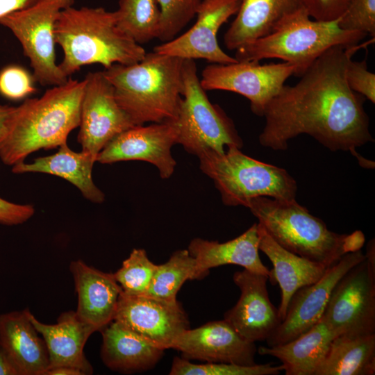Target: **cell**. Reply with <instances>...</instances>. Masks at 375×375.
<instances>
[{
    "instance_id": "52a82bcc",
    "label": "cell",
    "mask_w": 375,
    "mask_h": 375,
    "mask_svg": "<svg viewBox=\"0 0 375 375\" xmlns=\"http://www.w3.org/2000/svg\"><path fill=\"white\" fill-rule=\"evenodd\" d=\"M227 149L199 158L201 170L213 181L224 205L247 207L259 197L295 199L297 182L287 170L251 158L236 147Z\"/></svg>"
},
{
    "instance_id": "d4e9b609",
    "label": "cell",
    "mask_w": 375,
    "mask_h": 375,
    "mask_svg": "<svg viewBox=\"0 0 375 375\" xmlns=\"http://www.w3.org/2000/svg\"><path fill=\"white\" fill-rule=\"evenodd\" d=\"M102 332L101 357L110 369L134 373L153 367L164 349L154 345L122 324L112 321Z\"/></svg>"
},
{
    "instance_id": "60d3db41",
    "label": "cell",
    "mask_w": 375,
    "mask_h": 375,
    "mask_svg": "<svg viewBox=\"0 0 375 375\" xmlns=\"http://www.w3.org/2000/svg\"><path fill=\"white\" fill-rule=\"evenodd\" d=\"M44 375H84L83 373L78 369L68 367L59 366L52 368H49Z\"/></svg>"
},
{
    "instance_id": "3957f363",
    "label": "cell",
    "mask_w": 375,
    "mask_h": 375,
    "mask_svg": "<svg viewBox=\"0 0 375 375\" xmlns=\"http://www.w3.org/2000/svg\"><path fill=\"white\" fill-rule=\"evenodd\" d=\"M183 60L153 51L138 62L114 64L102 72L113 88L117 103L135 126L160 123L177 116Z\"/></svg>"
},
{
    "instance_id": "d590c367",
    "label": "cell",
    "mask_w": 375,
    "mask_h": 375,
    "mask_svg": "<svg viewBox=\"0 0 375 375\" xmlns=\"http://www.w3.org/2000/svg\"><path fill=\"white\" fill-rule=\"evenodd\" d=\"M346 81L351 90L375 103V74L368 70L366 58L362 61L352 59L349 61Z\"/></svg>"
},
{
    "instance_id": "5bb4252c",
    "label": "cell",
    "mask_w": 375,
    "mask_h": 375,
    "mask_svg": "<svg viewBox=\"0 0 375 375\" xmlns=\"http://www.w3.org/2000/svg\"><path fill=\"white\" fill-rule=\"evenodd\" d=\"M365 258L361 249L347 253L328 267L318 281L299 288L290 301L285 317L265 340L267 346L285 344L315 324L321 319L336 283Z\"/></svg>"
},
{
    "instance_id": "ab89813d",
    "label": "cell",
    "mask_w": 375,
    "mask_h": 375,
    "mask_svg": "<svg viewBox=\"0 0 375 375\" xmlns=\"http://www.w3.org/2000/svg\"><path fill=\"white\" fill-rule=\"evenodd\" d=\"M0 375H22L8 353L0 346Z\"/></svg>"
},
{
    "instance_id": "603a6c76",
    "label": "cell",
    "mask_w": 375,
    "mask_h": 375,
    "mask_svg": "<svg viewBox=\"0 0 375 375\" xmlns=\"http://www.w3.org/2000/svg\"><path fill=\"white\" fill-rule=\"evenodd\" d=\"M259 240L258 224L255 223L240 236L226 242L194 238L188 250L196 260L201 278L208 274L210 269L228 264L269 278L271 272L259 256Z\"/></svg>"
},
{
    "instance_id": "b9f144b4",
    "label": "cell",
    "mask_w": 375,
    "mask_h": 375,
    "mask_svg": "<svg viewBox=\"0 0 375 375\" xmlns=\"http://www.w3.org/2000/svg\"><path fill=\"white\" fill-rule=\"evenodd\" d=\"M14 106L0 105V133L3 128L5 121L12 111Z\"/></svg>"
},
{
    "instance_id": "f546056e",
    "label": "cell",
    "mask_w": 375,
    "mask_h": 375,
    "mask_svg": "<svg viewBox=\"0 0 375 375\" xmlns=\"http://www.w3.org/2000/svg\"><path fill=\"white\" fill-rule=\"evenodd\" d=\"M200 278L196 260L188 250H178L165 263L157 266L145 296L175 301L178 290L187 280Z\"/></svg>"
},
{
    "instance_id": "8d00e7d4",
    "label": "cell",
    "mask_w": 375,
    "mask_h": 375,
    "mask_svg": "<svg viewBox=\"0 0 375 375\" xmlns=\"http://www.w3.org/2000/svg\"><path fill=\"white\" fill-rule=\"evenodd\" d=\"M351 0H304L309 16L315 20H338L347 9Z\"/></svg>"
},
{
    "instance_id": "9a60e30c",
    "label": "cell",
    "mask_w": 375,
    "mask_h": 375,
    "mask_svg": "<svg viewBox=\"0 0 375 375\" xmlns=\"http://www.w3.org/2000/svg\"><path fill=\"white\" fill-rule=\"evenodd\" d=\"M241 0H202L194 25L183 34L154 47L153 51L182 59H203L210 63L229 64L238 60L218 44L220 27L235 15Z\"/></svg>"
},
{
    "instance_id": "8fae6325",
    "label": "cell",
    "mask_w": 375,
    "mask_h": 375,
    "mask_svg": "<svg viewBox=\"0 0 375 375\" xmlns=\"http://www.w3.org/2000/svg\"><path fill=\"white\" fill-rule=\"evenodd\" d=\"M296 72V67L286 62L265 65L258 61L211 63L202 70L200 83L206 91L226 90L244 96L250 101L251 111L262 117L266 106Z\"/></svg>"
},
{
    "instance_id": "7a4b0ae2",
    "label": "cell",
    "mask_w": 375,
    "mask_h": 375,
    "mask_svg": "<svg viewBox=\"0 0 375 375\" xmlns=\"http://www.w3.org/2000/svg\"><path fill=\"white\" fill-rule=\"evenodd\" d=\"M85 79L69 78L40 97L15 107L0 133V158L7 165L24 162L31 153L58 148L80 124Z\"/></svg>"
},
{
    "instance_id": "7c38bea8",
    "label": "cell",
    "mask_w": 375,
    "mask_h": 375,
    "mask_svg": "<svg viewBox=\"0 0 375 375\" xmlns=\"http://www.w3.org/2000/svg\"><path fill=\"white\" fill-rule=\"evenodd\" d=\"M84 79L78 142L97 160L113 138L135 125L117 103L102 71L89 72Z\"/></svg>"
},
{
    "instance_id": "f35d334b",
    "label": "cell",
    "mask_w": 375,
    "mask_h": 375,
    "mask_svg": "<svg viewBox=\"0 0 375 375\" xmlns=\"http://www.w3.org/2000/svg\"><path fill=\"white\" fill-rule=\"evenodd\" d=\"M38 0H0V22L6 15L24 9Z\"/></svg>"
},
{
    "instance_id": "4dcf8cb0",
    "label": "cell",
    "mask_w": 375,
    "mask_h": 375,
    "mask_svg": "<svg viewBox=\"0 0 375 375\" xmlns=\"http://www.w3.org/2000/svg\"><path fill=\"white\" fill-rule=\"evenodd\" d=\"M157 266L149 259L144 249H134L113 274L123 292L131 295H145Z\"/></svg>"
},
{
    "instance_id": "e0dca14e",
    "label": "cell",
    "mask_w": 375,
    "mask_h": 375,
    "mask_svg": "<svg viewBox=\"0 0 375 375\" xmlns=\"http://www.w3.org/2000/svg\"><path fill=\"white\" fill-rule=\"evenodd\" d=\"M233 279L241 294L224 319L246 340L265 341L281 322L278 310L269 297V277L244 269L236 272Z\"/></svg>"
},
{
    "instance_id": "5b68a950",
    "label": "cell",
    "mask_w": 375,
    "mask_h": 375,
    "mask_svg": "<svg viewBox=\"0 0 375 375\" xmlns=\"http://www.w3.org/2000/svg\"><path fill=\"white\" fill-rule=\"evenodd\" d=\"M258 224L284 249L330 267L344 254L360 250L365 242L360 231L340 234L330 231L294 199L259 197L247 204Z\"/></svg>"
},
{
    "instance_id": "74e56055",
    "label": "cell",
    "mask_w": 375,
    "mask_h": 375,
    "mask_svg": "<svg viewBox=\"0 0 375 375\" xmlns=\"http://www.w3.org/2000/svg\"><path fill=\"white\" fill-rule=\"evenodd\" d=\"M35 213L31 204H17L0 197V223L5 225H17L26 222Z\"/></svg>"
},
{
    "instance_id": "1f68e13d",
    "label": "cell",
    "mask_w": 375,
    "mask_h": 375,
    "mask_svg": "<svg viewBox=\"0 0 375 375\" xmlns=\"http://www.w3.org/2000/svg\"><path fill=\"white\" fill-rule=\"evenodd\" d=\"M283 371L282 365L271 363L251 366L233 363L207 362L194 364L183 358L175 357L169 374L171 375H277Z\"/></svg>"
},
{
    "instance_id": "4fadbf2b",
    "label": "cell",
    "mask_w": 375,
    "mask_h": 375,
    "mask_svg": "<svg viewBox=\"0 0 375 375\" xmlns=\"http://www.w3.org/2000/svg\"><path fill=\"white\" fill-rule=\"evenodd\" d=\"M114 321L164 350L172 349L178 337L190 328L188 315L177 300L168 301L123 292Z\"/></svg>"
},
{
    "instance_id": "836d02e7",
    "label": "cell",
    "mask_w": 375,
    "mask_h": 375,
    "mask_svg": "<svg viewBox=\"0 0 375 375\" xmlns=\"http://www.w3.org/2000/svg\"><path fill=\"white\" fill-rule=\"evenodd\" d=\"M35 81L26 69L10 65L0 71V94L10 100L26 99L37 92Z\"/></svg>"
},
{
    "instance_id": "e575fe53",
    "label": "cell",
    "mask_w": 375,
    "mask_h": 375,
    "mask_svg": "<svg viewBox=\"0 0 375 375\" xmlns=\"http://www.w3.org/2000/svg\"><path fill=\"white\" fill-rule=\"evenodd\" d=\"M343 30L360 31L375 35V0H351L347 9L338 19Z\"/></svg>"
},
{
    "instance_id": "2e32d148",
    "label": "cell",
    "mask_w": 375,
    "mask_h": 375,
    "mask_svg": "<svg viewBox=\"0 0 375 375\" xmlns=\"http://www.w3.org/2000/svg\"><path fill=\"white\" fill-rule=\"evenodd\" d=\"M178 131L174 120L136 125L116 135L99 152L97 161L110 164L142 160L158 169L162 178L174 173L176 162L171 152L177 144Z\"/></svg>"
},
{
    "instance_id": "4316f807",
    "label": "cell",
    "mask_w": 375,
    "mask_h": 375,
    "mask_svg": "<svg viewBox=\"0 0 375 375\" xmlns=\"http://www.w3.org/2000/svg\"><path fill=\"white\" fill-rule=\"evenodd\" d=\"M53 155L40 157L32 163L21 162L12 166L15 174L40 172L62 178L76 187L83 197L101 203L105 195L94 183L92 172L96 158L89 152H75L65 143Z\"/></svg>"
},
{
    "instance_id": "30bf717a",
    "label": "cell",
    "mask_w": 375,
    "mask_h": 375,
    "mask_svg": "<svg viewBox=\"0 0 375 375\" xmlns=\"http://www.w3.org/2000/svg\"><path fill=\"white\" fill-rule=\"evenodd\" d=\"M322 318L336 336L375 333V267L365 258L336 283Z\"/></svg>"
},
{
    "instance_id": "7402d4cb",
    "label": "cell",
    "mask_w": 375,
    "mask_h": 375,
    "mask_svg": "<svg viewBox=\"0 0 375 375\" xmlns=\"http://www.w3.org/2000/svg\"><path fill=\"white\" fill-rule=\"evenodd\" d=\"M31 314L26 308L0 315V346L22 375H44L49 365L48 350L31 319Z\"/></svg>"
},
{
    "instance_id": "8992f818",
    "label": "cell",
    "mask_w": 375,
    "mask_h": 375,
    "mask_svg": "<svg viewBox=\"0 0 375 375\" xmlns=\"http://www.w3.org/2000/svg\"><path fill=\"white\" fill-rule=\"evenodd\" d=\"M306 7L290 16L273 33L235 50L238 61L278 58L297 68V76L305 71L326 50L334 46L359 44L367 34L341 29L338 20L310 19Z\"/></svg>"
},
{
    "instance_id": "9c48e42d",
    "label": "cell",
    "mask_w": 375,
    "mask_h": 375,
    "mask_svg": "<svg viewBox=\"0 0 375 375\" xmlns=\"http://www.w3.org/2000/svg\"><path fill=\"white\" fill-rule=\"evenodd\" d=\"M75 0H38L24 9L4 17L0 24L8 28L20 43L30 62L35 82L55 86L68 80L56 62L55 29L63 10Z\"/></svg>"
},
{
    "instance_id": "f1b7e54d",
    "label": "cell",
    "mask_w": 375,
    "mask_h": 375,
    "mask_svg": "<svg viewBox=\"0 0 375 375\" xmlns=\"http://www.w3.org/2000/svg\"><path fill=\"white\" fill-rule=\"evenodd\" d=\"M115 13L118 28L138 44L158 38L160 10L157 0H119Z\"/></svg>"
},
{
    "instance_id": "44dd1931",
    "label": "cell",
    "mask_w": 375,
    "mask_h": 375,
    "mask_svg": "<svg viewBox=\"0 0 375 375\" xmlns=\"http://www.w3.org/2000/svg\"><path fill=\"white\" fill-rule=\"evenodd\" d=\"M31 319L47 345L49 368L68 366L78 369L84 375L92 374V367L85 358L83 349L89 337L96 331L81 321L76 311L62 312L53 324L40 322L32 313Z\"/></svg>"
},
{
    "instance_id": "83f0119b",
    "label": "cell",
    "mask_w": 375,
    "mask_h": 375,
    "mask_svg": "<svg viewBox=\"0 0 375 375\" xmlns=\"http://www.w3.org/2000/svg\"><path fill=\"white\" fill-rule=\"evenodd\" d=\"M375 333L338 335L331 343L315 375H374Z\"/></svg>"
},
{
    "instance_id": "ba28073f",
    "label": "cell",
    "mask_w": 375,
    "mask_h": 375,
    "mask_svg": "<svg viewBox=\"0 0 375 375\" xmlns=\"http://www.w3.org/2000/svg\"><path fill=\"white\" fill-rule=\"evenodd\" d=\"M183 84L182 99L174 120L177 144L198 158L210 152L224 153L225 147L241 149L243 142L233 120L209 101L202 88L194 60H183Z\"/></svg>"
},
{
    "instance_id": "ac0fdd59",
    "label": "cell",
    "mask_w": 375,
    "mask_h": 375,
    "mask_svg": "<svg viewBox=\"0 0 375 375\" xmlns=\"http://www.w3.org/2000/svg\"><path fill=\"white\" fill-rule=\"evenodd\" d=\"M172 349L180 351L187 360L247 366L256 364L255 343L244 339L224 319L184 331Z\"/></svg>"
},
{
    "instance_id": "6da1fadb",
    "label": "cell",
    "mask_w": 375,
    "mask_h": 375,
    "mask_svg": "<svg viewBox=\"0 0 375 375\" xmlns=\"http://www.w3.org/2000/svg\"><path fill=\"white\" fill-rule=\"evenodd\" d=\"M360 45L334 46L324 52L293 85H283L268 103L260 144L285 150L288 142L308 134L333 151H350L365 168L374 166L356 148L374 142L366 99L350 89L346 69Z\"/></svg>"
},
{
    "instance_id": "277c9868",
    "label": "cell",
    "mask_w": 375,
    "mask_h": 375,
    "mask_svg": "<svg viewBox=\"0 0 375 375\" xmlns=\"http://www.w3.org/2000/svg\"><path fill=\"white\" fill-rule=\"evenodd\" d=\"M55 37L63 54L58 65L68 78L85 65L99 64L106 69L114 64L131 65L147 53L118 28L115 11L103 7L65 8L57 20Z\"/></svg>"
},
{
    "instance_id": "cb8c5ba5",
    "label": "cell",
    "mask_w": 375,
    "mask_h": 375,
    "mask_svg": "<svg viewBox=\"0 0 375 375\" xmlns=\"http://www.w3.org/2000/svg\"><path fill=\"white\" fill-rule=\"evenodd\" d=\"M258 231L259 250L268 257L273 265L269 279L272 284L278 283L281 288V299L278 310L282 322L292 295L299 288L318 281L328 267L284 249L258 224Z\"/></svg>"
},
{
    "instance_id": "ffe728a7",
    "label": "cell",
    "mask_w": 375,
    "mask_h": 375,
    "mask_svg": "<svg viewBox=\"0 0 375 375\" xmlns=\"http://www.w3.org/2000/svg\"><path fill=\"white\" fill-rule=\"evenodd\" d=\"M303 7L304 0H241L224 43L228 49L236 50L273 33Z\"/></svg>"
},
{
    "instance_id": "d6a6232c",
    "label": "cell",
    "mask_w": 375,
    "mask_h": 375,
    "mask_svg": "<svg viewBox=\"0 0 375 375\" xmlns=\"http://www.w3.org/2000/svg\"><path fill=\"white\" fill-rule=\"evenodd\" d=\"M202 0H157L160 10L158 39L169 41L196 16Z\"/></svg>"
},
{
    "instance_id": "484cf974",
    "label": "cell",
    "mask_w": 375,
    "mask_h": 375,
    "mask_svg": "<svg viewBox=\"0 0 375 375\" xmlns=\"http://www.w3.org/2000/svg\"><path fill=\"white\" fill-rule=\"evenodd\" d=\"M335 337L321 317L296 338L283 344L260 347L258 351L260 355L278 359L285 375H315Z\"/></svg>"
},
{
    "instance_id": "d6986e66",
    "label": "cell",
    "mask_w": 375,
    "mask_h": 375,
    "mask_svg": "<svg viewBox=\"0 0 375 375\" xmlns=\"http://www.w3.org/2000/svg\"><path fill=\"white\" fill-rule=\"evenodd\" d=\"M69 269L78 296L77 316L101 331L114 320L120 285L113 273L101 272L81 260L72 261Z\"/></svg>"
}]
</instances>
